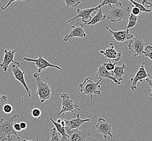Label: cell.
I'll list each match as a JSON object with an SVG mask.
<instances>
[{"label":"cell","mask_w":152,"mask_h":141,"mask_svg":"<svg viewBox=\"0 0 152 141\" xmlns=\"http://www.w3.org/2000/svg\"><path fill=\"white\" fill-rule=\"evenodd\" d=\"M105 27L113 35V39L119 43H127V41L131 40L134 36L129 33V29H126L125 31H119L114 32L112 31L110 28L107 26V23H106Z\"/></svg>","instance_id":"obj_11"},{"label":"cell","mask_w":152,"mask_h":141,"mask_svg":"<svg viewBox=\"0 0 152 141\" xmlns=\"http://www.w3.org/2000/svg\"><path fill=\"white\" fill-rule=\"evenodd\" d=\"M138 19L137 16L134 15L132 14H131L128 18V25L126 26L127 29H129L131 28H133L137 25V21Z\"/></svg>","instance_id":"obj_23"},{"label":"cell","mask_w":152,"mask_h":141,"mask_svg":"<svg viewBox=\"0 0 152 141\" xmlns=\"http://www.w3.org/2000/svg\"><path fill=\"white\" fill-rule=\"evenodd\" d=\"M84 25L80 23H76V24L71 26L72 29L70 31L69 33L66 35L64 37V41L67 42L73 37H85L87 36L85 31L83 29Z\"/></svg>","instance_id":"obj_13"},{"label":"cell","mask_w":152,"mask_h":141,"mask_svg":"<svg viewBox=\"0 0 152 141\" xmlns=\"http://www.w3.org/2000/svg\"><path fill=\"white\" fill-rule=\"evenodd\" d=\"M59 134L55 127L50 130V141H61Z\"/></svg>","instance_id":"obj_24"},{"label":"cell","mask_w":152,"mask_h":141,"mask_svg":"<svg viewBox=\"0 0 152 141\" xmlns=\"http://www.w3.org/2000/svg\"><path fill=\"white\" fill-rule=\"evenodd\" d=\"M100 7L98 6L95 7V8H89V9H77V15L75 16L74 18H73L70 19V20H68L67 21L66 23H69V22L71 21H73V20H75L76 18H81V20L83 22H84V26L85 25H87L88 23L91 21L92 19V17L91 16V14L92 12H96V10H97L98 9H99Z\"/></svg>","instance_id":"obj_10"},{"label":"cell","mask_w":152,"mask_h":141,"mask_svg":"<svg viewBox=\"0 0 152 141\" xmlns=\"http://www.w3.org/2000/svg\"><path fill=\"white\" fill-rule=\"evenodd\" d=\"M146 43L142 39L141 37L137 35L133 37L128 43V49L131 50L134 54V57L143 55Z\"/></svg>","instance_id":"obj_6"},{"label":"cell","mask_w":152,"mask_h":141,"mask_svg":"<svg viewBox=\"0 0 152 141\" xmlns=\"http://www.w3.org/2000/svg\"><path fill=\"white\" fill-rule=\"evenodd\" d=\"M23 59L26 62H34L38 68L37 72L39 73L42 72V70H46V68H55L58 70H61V68L60 67H59L57 65L50 64L49 62H48V60H47V59L43 58L41 55H39V58L37 59H31L27 58V57H24Z\"/></svg>","instance_id":"obj_9"},{"label":"cell","mask_w":152,"mask_h":141,"mask_svg":"<svg viewBox=\"0 0 152 141\" xmlns=\"http://www.w3.org/2000/svg\"><path fill=\"white\" fill-rule=\"evenodd\" d=\"M103 79H100L97 83H95L91 77H87L84 82L79 85L80 91L83 93L81 97L83 95L89 96L91 99V106H93V95H101V91L98 89L100 88L99 84Z\"/></svg>","instance_id":"obj_2"},{"label":"cell","mask_w":152,"mask_h":141,"mask_svg":"<svg viewBox=\"0 0 152 141\" xmlns=\"http://www.w3.org/2000/svg\"><path fill=\"white\" fill-rule=\"evenodd\" d=\"M80 115L77 114L76 115V118L72 119V120H65V124H66V128L68 130H74V129H78L83 124L90 122V119H85L83 120L80 118Z\"/></svg>","instance_id":"obj_19"},{"label":"cell","mask_w":152,"mask_h":141,"mask_svg":"<svg viewBox=\"0 0 152 141\" xmlns=\"http://www.w3.org/2000/svg\"><path fill=\"white\" fill-rule=\"evenodd\" d=\"M13 110V107L12 105L6 104L3 106V112L6 114H9L12 112Z\"/></svg>","instance_id":"obj_30"},{"label":"cell","mask_w":152,"mask_h":141,"mask_svg":"<svg viewBox=\"0 0 152 141\" xmlns=\"http://www.w3.org/2000/svg\"><path fill=\"white\" fill-rule=\"evenodd\" d=\"M149 78H150V79H151V80H152V76H149Z\"/></svg>","instance_id":"obj_39"},{"label":"cell","mask_w":152,"mask_h":141,"mask_svg":"<svg viewBox=\"0 0 152 141\" xmlns=\"http://www.w3.org/2000/svg\"><path fill=\"white\" fill-rule=\"evenodd\" d=\"M16 52V50H4L3 61L0 64V67L4 72H7L8 70L9 65L15 62L14 60V58Z\"/></svg>","instance_id":"obj_17"},{"label":"cell","mask_w":152,"mask_h":141,"mask_svg":"<svg viewBox=\"0 0 152 141\" xmlns=\"http://www.w3.org/2000/svg\"><path fill=\"white\" fill-rule=\"evenodd\" d=\"M151 46H152V43H151Z\"/></svg>","instance_id":"obj_42"},{"label":"cell","mask_w":152,"mask_h":141,"mask_svg":"<svg viewBox=\"0 0 152 141\" xmlns=\"http://www.w3.org/2000/svg\"><path fill=\"white\" fill-rule=\"evenodd\" d=\"M97 10L98 11L96 13V15L92 18L91 21L88 23L87 25H96L97 23L104 21L105 18H107V16L104 15L103 14V11H102V7H100Z\"/></svg>","instance_id":"obj_21"},{"label":"cell","mask_w":152,"mask_h":141,"mask_svg":"<svg viewBox=\"0 0 152 141\" xmlns=\"http://www.w3.org/2000/svg\"><path fill=\"white\" fill-rule=\"evenodd\" d=\"M37 141H39V138H38V136H37Z\"/></svg>","instance_id":"obj_40"},{"label":"cell","mask_w":152,"mask_h":141,"mask_svg":"<svg viewBox=\"0 0 152 141\" xmlns=\"http://www.w3.org/2000/svg\"><path fill=\"white\" fill-rule=\"evenodd\" d=\"M18 118H20V116L15 114L6 119L0 120V141H12L15 137L19 140L21 139L14 129V124Z\"/></svg>","instance_id":"obj_1"},{"label":"cell","mask_w":152,"mask_h":141,"mask_svg":"<svg viewBox=\"0 0 152 141\" xmlns=\"http://www.w3.org/2000/svg\"><path fill=\"white\" fill-rule=\"evenodd\" d=\"M146 82L147 83H148V85H149V86H150V87L151 88V90H152V92H151V93H150V96L151 97H152V80L151 79L149 78H147V79H146Z\"/></svg>","instance_id":"obj_36"},{"label":"cell","mask_w":152,"mask_h":141,"mask_svg":"<svg viewBox=\"0 0 152 141\" xmlns=\"http://www.w3.org/2000/svg\"><path fill=\"white\" fill-rule=\"evenodd\" d=\"M33 77L37 84V95L40 98V103H43L51 98L52 88L48 83L41 78L38 72L34 74Z\"/></svg>","instance_id":"obj_3"},{"label":"cell","mask_w":152,"mask_h":141,"mask_svg":"<svg viewBox=\"0 0 152 141\" xmlns=\"http://www.w3.org/2000/svg\"><path fill=\"white\" fill-rule=\"evenodd\" d=\"M143 54L146 57L149 58L152 61V46L151 45H147L145 47Z\"/></svg>","instance_id":"obj_27"},{"label":"cell","mask_w":152,"mask_h":141,"mask_svg":"<svg viewBox=\"0 0 152 141\" xmlns=\"http://www.w3.org/2000/svg\"><path fill=\"white\" fill-rule=\"evenodd\" d=\"M31 115L35 118L40 120L41 116V111L38 108H34L31 112Z\"/></svg>","instance_id":"obj_28"},{"label":"cell","mask_w":152,"mask_h":141,"mask_svg":"<svg viewBox=\"0 0 152 141\" xmlns=\"http://www.w3.org/2000/svg\"><path fill=\"white\" fill-rule=\"evenodd\" d=\"M21 141H31V140H22Z\"/></svg>","instance_id":"obj_38"},{"label":"cell","mask_w":152,"mask_h":141,"mask_svg":"<svg viewBox=\"0 0 152 141\" xmlns=\"http://www.w3.org/2000/svg\"><path fill=\"white\" fill-rule=\"evenodd\" d=\"M126 68V66L125 64H123L122 66H116L114 70L111 72L110 73H112L113 77H114L115 79L119 81V82H120V81L123 80L122 76L124 75L128 76V74L125 72Z\"/></svg>","instance_id":"obj_20"},{"label":"cell","mask_w":152,"mask_h":141,"mask_svg":"<svg viewBox=\"0 0 152 141\" xmlns=\"http://www.w3.org/2000/svg\"><path fill=\"white\" fill-rule=\"evenodd\" d=\"M20 126H21V128L22 130H24L27 129V124L24 122H22L21 123H20Z\"/></svg>","instance_id":"obj_37"},{"label":"cell","mask_w":152,"mask_h":141,"mask_svg":"<svg viewBox=\"0 0 152 141\" xmlns=\"http://www.w3.org/2000/svg\"><path fill=\"white\" fill-rule=\"evenodd\" d=\"M147 62V61L143 62L142 65H140L139 70H137L134 77L131 78V85L130 86V89L133 91H138L137 84L139 82H142L143 79H146L147 78H149V76H151L150 74L146 72L145 68V65Z\"/></svg>","instance_id":"obj_7"},{"label":"cell","mask_w":152,"mask_h":141,"mask_svg":"<svg viewBox=\"0 0 152 141\" xmlns=\"http://www.w3.org/2000/svg\"><path fill=\"white\" fill-rule=\"evenodd\" d=\"M8 100V97L6 95H2L0 92V105L6 102Z\"/></svg>","instance_id":"obj_35"},{"label":"cell","mask_w":152,"mask_h":141,"mask_svg":"<svg viewBox=\"0 0 152 141\" xmlns=\"http://www.w3.org/2000/svg\"><path fill=\"white\" fill-rule=\"evenodd\" d=\"M100 53L104 55L105 58L112 59L115 62H118L121 59V53L116 52L115 47L112 43H110V47L108 48L104 51L101 50Z\"/></svg>","instance_id":"obj_18"},{"label":"cell","mask_w":152,"mask_h":141,"mask_svg":"<svg viewBox=\"0 0 152 141\" xmlns=\"http://www.w3.org/2000/svg\"><path fill=\"white\" fill-rule=\"evenodd\" d=\"M106 4H113L117 7H122V3L119 2V0H103L101 2V3L99 5V6L100 7H102Z\"/></svg>","instance_id":"obj_22"},{"label":"cell","mask_w":152,"mask_h":141,"mask_svg":"<svg viewBox=\"0 0 152 141\" xmlns=\"http://www.w3.org/2000/svg\"><path fill=\"white\" fill-rule=\"evenodd\" d=\"M140 0H138V2H140Z\"/></svg>","instance_id":"obj_41"},{"label":"cell","mask_w":152,"mask_h":141,"mask_svg":"<svg viewBox=\"0 0 152 141\" xmlns=\"http://www.w3.org/2000/svg\"><path fill=\"white\" fill-rule=\"evenodd\" d=\"M14 129L16 132H20L22 130L21 128V126H20V124L16 123V122H15V123L14 124Z\"/></svg>","instance_id":"obj_34"},{"label":"cell","mask_w":152,"mask_h":141,"mask_svg":"<svg viewBox=\"0 0 152 141\" xmlns=\"http://www.w3.org/2000/svg\"><path fill=\"white\" fill-rule=\"evenodd\" d=\"M110 10H107L108 12L107 18L110 19L113 22H120L126 20L129 18L131 14V9L127 7H117L112 6V4H108Z\"/></svg>","instance_id":"obj_4"},{"label":"cell","mask_w":152,"mask_h":141,"mask_svg":"<svg viewBox=\"0 0 152 141\" xmlns=\"http://www.w3.org/2000/svg\"><path fill=\"white\" fill-rule=\"evenodd\" d=\"M132 9H131V14L134 15L138 16L142 14V12L139 8L133 6Z\"/></svg>","instance_id":"obj_31"},{"label":"cell","mask_w":152,"mask_h":141,"mask_svg":"<svg viewBox=\"0 0 152 141\" xmlns=\"http://www.w3.org/2000/svg\"><path fill=\"white\" fill-rule=\"evenodd\" d=\"M116 64H117L116 62L112 63V62L110 60V59H108V62L107 63L106 65V68L107 70H108L110 72H112L114 70Z\"/></svg>","instance_id":"obj_29"},{"label":"cell","mask_w":152,"mask_h":141,"mask_svg":"<svg viewBox=\"0 0 152 141\" xmlns=\"http://www.w3.org/2000/svg\"><path fill=\"white\" fill-rule=\"evenodd\" d=\"M67 133L69 136L70 141H86L90 138L91 134L87 130H79L78 129L68 130Z\"/></svg>","instance_id":"obj_15"},{"label":"cell","mask_w":152,"mask_h":141,"mask_svg":"<svg viewBox=\"0 0 152 141\" xmlns=\"http://www.w3.org/2000/svg\"><path fill=\"white\" fill-rule=\"evenodd\" d=\"M142 4L147 9L152 7V3L148 2L147 0H143L142 1Z\"/></svg>","instance_id":"obj_33"},{"label":"cell","mask_w":152,"mask_h":141,"mask_svg":"<svg viewBox=\"0 0 152 141\" xmlns=\"http://www.w3.org/2000/svg\"><path fill=\"white\" fill-rule=\"evenodd\" d=\"M64 1L66 3L67 8L75 7L81 3V1L80 0H64Z\"/></svg>","instance_id":"obj_25"},{"label":"cell","mask_w":152,"mask_h":141,"mask_svg":"<svg viewBox=\"0 0 152 141\" xmlns=\"http://www.w3.org/2000/svg\"><path fill=\"white\" fill-rule=\"evenodd\" d=\"M14 63L15 64L12 65V70L13 76L23 86L24 89H26V91L27 92L29 97L31 98V90L29 89V87L26 82L25 79H24L25 71L24 70L23 71L20 70V68L21 66V65L18 62H15Z\"/></svg>","instance_id":"obj_8"},{"label":"cell","mask_w":152,"mask_h":141,"mask_svg":"<svg viewBox=\"0 0 152 141\" xmlns=\"http://www.w3.org/2000/svg\"><path fill=\"white\" fill-rule=\"evenodd\" d=\"M64 115L63 114L62 118L58 119L56 122L54 121L52 118H50V120L55 126V128L58 134L61 135V141H70L69 136L68 135L66 131L65 120L64 119Z\"/></svg>","instance_id":"obj_14"},{"label":"cell","mask_w":152,"mask_h":141,"mask_svg":"<svg viewBox=\"0 0 152 141\" xmlns=\"http://www.w3.org/2000/svg\"><path fill=\"white\" fill-rule=\"evenodd\" d=\"M25 1V0H9V2L6 5H3L1 7V9H2L3 10H4L5 9H6L12 3L14 2L15 1Z\"/></svg>","instance_id":"obj_32"},{"label":"cell","mask_w":152,"mask_h":141,"mask_svg":"<svg viewBox=\"0 0 152 141\" xmlns=\"http://www.w3.org/2000/svg\"><path fill=\"white\" fill-rule=\"evenodd\" d=\"M129 1L131 2L133 4V6L135 7H137V8H139V9L142 11V12H152L151 10H149V9H147L145 7L143 6L142 4H140L139 2H137L135 1H134L133 0H128Z\"/></svg>","instance_id":"obj_26"},{"label":"cell","mask_w":152,"mask_h":141,"mask_svg":"<svg viewBox=\"0 0 152 141\" xmlns=\"http://www.w3.org/2000/svg\"><path fill=\"white\" fill-rule=\"evenodd\" d=\"M107 63H104L102 65L99 66V68L97 69V74L94 77H93V79H103L106 78L110 79L111 81V83L113 84H115L116 85H120L121 83L119 82L118 80L115 79L114 77H113L110 74V72L108 70H107L106 68V65Z\"/></svg>","instance_id":"obj_16"},{"label":"cell","mask_w":152,"mask_h":141,"mask_svg":"<svg viewBox=\"0 0 152 141\" xmlns=\"http://www.w3.org/2000/svg\"><path fill=\"white\" fill-rule=\"evenodd\" d=\"M112 124L108 123L106 120L102 118H100L96 124V134H101L104 135V137L106 138L107 136L113 137L112 134Z\"/></svg>","instance_id":"obj_12"},{"label":"cell","mask_w":152,"mask_h":141,"mask_svg":"<svg viewBox=\"0 0 152 141\" xmlns=\"http://www.w3.org/2000/svg\"><path fill=\"white\" fill-rule=\"evenodd\" d=\"M61 98L62 99V107H61V111L59 112V113L58 114V116H59L60 115H63L66 112H72L74 115H76L75 113L74 112V109H76L78 111H80L81 112H82L83 114H85L86 116L89 117H91V116L90 115H89L87 114H86V112H85L84 111L80 109L79 107V105H77L75 104L73 101L70 99L69 98V96L67 94V93H62L61 95Z\"/></svg>","instance_id":"obj_5"}]
</instances>
